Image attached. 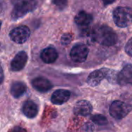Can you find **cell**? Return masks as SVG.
<instances>
[{"label":"cell","mask_w":132,"mask_h":132,"mask_svg":"<svg viewBox=\"0 0 132 132\" xmlns=\"http://www.w3.org/2000/svg\"><path fill=\"white\" fill-rule=\"evenodd\" d=\"M1 24H2V22H1V21H0V29H1Z\"/></svg>","instance_id":"cell-24"},{"label":"cell","mask_w":132,"mask_h":132,"mask_svg":"<svg viewBox=\"0 0 132 132\" xmlns=\"http://www.w3.org/2000/svg\"><path fill=\"white\" fill-rule=\"evenodd\" d=\"M91 121L97 125H106L108 123V119L106 118V117H104V115H101V114H94L91 117Z\"/></svg>","instance_id":"cell-17"},{"label":"cell","mask_w":132,"mask_h":132,"mask_svg":"<svg viewBox=\"0 0 132 132\" xmlns=\"http://www.w3.org/2000/svg\"><path fill=\"white\" fill-rule=\"evenodd\" d=\"M41 60L46 63H53L58 58V53L53 47H47L44 49L40 54Z\"/></svg>","instance_id":"cell-14"},{"label":"cell","mask_w":132,"mask_h":132,"mask_svg":"<svg viewBox=\"0 0 132 132\" xmlns=\"http://www.w3.org/2000/svg\"><path fill=\"white\" fill-rule=\"evenodd\" d=\"M113 19L117 26L120 28L127 27L130 22L129 9L125 7L116 8L113 12Z\"/></svg>","instance_id":"cell-5"},{"label":"cell","mask_w":132,"mask_h":132,"mask_svg":"<svg viewBox=\"0 0 132 132\" xmlns=\"http://www.w3.org/2000/svg\"><path fill=\"white\" fill-rule=\"evenodd\" d=\"M32 85L36 90L42 92V93L47 92L48 90H50L53 87L51 82L44 77L35 78L32 81Z\"/></svg>","instance_id":"cell-13"},{"label":"cell","mask_w":132,"mask_h":132,"mask_svg":"<svg viewBox=\"0 0 132 132\" xmlns=\"http://www.w3.org/2000/svg\"><path fill=\"white\" fill-rule=\"evenodd\" d=\"M9 36L11 39L15 43L22 44L28 40L30 36V29L26 26H20L13 29L10 33Z\"/></svg>","instance_id":"cell-7"},{"label":"cell","mask_w":132,"mask_h":132,"mask_svg":"<svg viewBox=\"0 0 132 132\" xmlns=\"http://www.w3.org/2000/svg\"><path fill=\"white\" fill-rule=\"evenodd\" d=\"M70 97V92L67 90H57L51 97V102L56 105H61L66 103Z\"/></svg>","instance_id":"cell-12"},{"label":"cell","mask_w":132,"mask_h":132,"mask_svg":"<svg viewBox=\"0 0 132 132\" xmlns=\"http://www.w3.org/2000/svg\"><path fill=\"white\" fill-rule=\"evenodd\" d=\"M3 80H4V73H3L2 68L0 66V84L2 83Z\"/></svg>","instance_id":"cell-23"},{"label":"cell","mask_w":132,"mask_h":132,"mask_svg":"<svg viewBox=\"0 0 132 132\" xmlns=\"http://www.w3.org/2000/svg\"><path fill=\"white\" fill-rule=\"evenodd\" d=\"M91 36L95 42L104 46H114L118 40L117 33L107 25L95 27L91 32Z\"/></svg>","instance_id":"cell-1"},{"label":"cell","mask_w":132,"mask_h":132,"mask_svg":"<svg viewBox=\"0 0 132 132\" xmlns=\"http://www.w3.org/2000/svg\"><path fill=\"white\" fill-rule=\"evenodd\" d=\"M92 110V104L85 100L77 101L73 107V113L77 116L87 117L91 114Z\"/></svg>","instance_id":"cell-9"},{"label":"cell","mask_w":132,"mask_h":132,"mask_svg":"<svg viewBox=\"0 0 132 132\" xmlns=\"http://www.w3.org/2000/svg\"><path fill=\"white\" fill-rule=\"evenodd\" d=\"M89 54L88 47L84 43L76 44L70 50V56L71 60L76 63H84Z\"/></svg>","instance_id":"cell-6"},{"label":"cell","mask_w":132,"mask_h":132,"mask_svg":"<svg viewBox=\"0 0 132 132\" xmlns=\"http://www.w3.org/2000/svg\"><path fill=\"white\" fill-rule=\"evenodd\" d=\"M117 82L121 86L132 85V64H127L117 76Z\"/></svg>","instance_id":"cell-10"},{"label":"cell","mask_w":132,"mask_h":132,"mask_svg":"<svg viewBox=\"0 0 132 132\" xmlns=\"http://www.w3.org/2000/svg\"><path fill=\"white\" fill-rule=\"evenodd\" d=\"M28 56L26 52L18 53L11 62V70L12 71H19L24 68L26 64Z\"/></svg>","instance_id":"cell-11"},{"label":"cell","mask_w":132,"mask_h":132,"mask_svg":"<svg viewBox=\"0 0 132 132\" xmlns=\"http://www.w3.org/2000/svg\"><path fill=\"white\" fill-rule=\"evenodd\" d=\"M11 2L14 6L12 11V18L14 19L23 17L37 7L36 0H11Z\"/></svg>","instance_id":"cell-2"},{"label":"cell","mask_w":132,"mask_h":132,"mask_svg":"<svg viewBox=\"0 0 132 132\" xmlns=\"http://www.w3.org/2000/svg\"><path fill=\"white\" fill-rule=\"evenodd\" d=\"M22 112L28 118H34L38 114L37 105L32 101H27L22 107Z\"/></svg>","instance_id":"cell-15"},{"label":"cell","mask_w":132,"mask_h":132,"mask_svg":"<svg viewBox=\"0 0 132 132\" xmlns=\"http://www.w3.org/2000/svg\"><path fill=\"white\" fill-rule=\"evenodd\" d=\"M53 3L57 7H59L60 9H63L67 5L68 0H53Z\"/></svg>","instance_id":"cell-19"},{"label":"cell","mask_w":132,"mask_h":132,"mask_svg":"<svg viewBox=\"0 0 132 132\" xmlns=\"http://www.w3.org/2000/svg\"><path fill=\"white\" fill-rule=\"evenodd\" d=\"M103 4L104 5H111L112 3H114L115 2V0H101Z\"/></svg>","instance_id":"cell-22"},{"label":"cell","mask_w":132,"mask_h":132,"mask_svg":"<svg viewBox=\"0 0 132 132\" xmlns=\"http://www.w3.org/2000/svg\"><path fill=\"white\" fill-rule=\"evenodd\" d=\"M125 52L128 56L132 57V37L125 45Z\"/></svg>","instance_id":"cell-20"},{"label":"cell","mask_w":132,"mask_h":132,"mask_svg":"<svg viewBox=\"0 0 132 132\" xmlns=\"http://www.w3.org/2000/svg\"><path fill=\"white\" fill-rule=\"evenodd\" d=\"M72 39H73L72 34H70V33H66V34H64L62 36V38H61V43H62L63 45L67 46V45L70 44V43L72 41Z\"/></svg>","instance_id":"cell-18"},{"label":"cell","mask_w":132,"mask_h":132,"mask_svg":"<svg viewBox=\"0 0 132 132\" xmlns=\"http://www.w3.org/2000/svg\"><path fill=\"white\" fill-rule=\"evenodd\" d=\"M26 90V85L22 82H14L11 86V94L15 98L20 97Z\"/></svg>","instance_id":"cell-16"},{"label":"cell","mask_w":132,"mask_h":132,"mask_svg":"<svg viewBox=\"0 0 132 132\" xmlns=\"http://www.w3.org/2000/svg\"><path fill=\"white\" fill-rule=\"evenodd\" d=\"M74 22L83 32H86L89 29V26L93 22V16L90 13L81 11L75 16Z\"/></svg>","instance_id":"cell-8"},{"label":"cell","mask_w":132,"mask_h":132,"mask_svg":"<svg viewBox=\"0 0 132 132\" xmlns=\"http://www.w3.org/2000/svg\"><path fill=\"white\" fill-rule=\"evenodd\" d=\"M10 132H26L25 129H23L21 127H15L14 128H12Z\"/></svg>","instance_id":"cell-21"},{"label":"cell","mask_w":132,"mask_h":132,"mask_svg":"<svg viewBox=\"0 0 132 132\" xmlns=\"http://www.w3.org/2000/svg\"><path fill=\"white\" fill-rule=\"evenodd\" d=\"M132 110V106L129 104L121 101H114L110 106L109 112L111 116L116 120H121L125 118Z\"/></svg>","instance_id":"cell-3"},{"label":"cell","mask_w":132,"mask_h":132,"mask_svg":"<svg viewBox=\"0 0 132 132\" xmlns=\"http://www.w3.org/2000/svg\"><path fill=\"white\" fill-rule=\"evenodd\" d=\"M111 70L105 67L96 70L90 73L87 79V83L90 87H97L102 82V80L108 79L111 75Z\"/></svg>","instance_id":"cell-4"}]
</instances>
